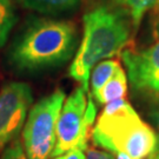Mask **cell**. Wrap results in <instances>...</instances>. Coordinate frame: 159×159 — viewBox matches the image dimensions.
<instances>
[{
    "instance_id": "5b68a950",
    "label": "cell",
    "mask_w": 159,
    "mask_h": 159,
    "mask_svg": "<svg viewBox=\"0 0 159 159\" xmlns=\"http://www.w3.org/2000/svg\"><path fill=\"white\" fill-rule=\"evenodd\" d=\"M79 86L65 99L56 130V145L51 157H57L77 146H87L91 126L94 123L97 108L90 94Z\"/></svg>"
},
{
    "instance_id": "6da1fadb",
    "label": "cell",
    "mask_w": 159,
    "mask_h": 159,
    "mask_svg": "<svg viewBox=\"0 0 159 159\" xmlns=\"http://www.w3.org/2000/svg\"><path fill=\"white\" fill-rule=\"evenodd\" d=\"M75 47L77 30L72 23L34 18L14 38L7 59L18 72L37 73L65 64Z\"/></svg>"
},
{
    "instance_id": "5bb4252c",
    "label": "cell",
    "mask_w": 159,
    "mask_h": 159,
    "mask_svg": "<svg viewBox=\"0 0 159 159\" xmlns=\"http://www.w3.org/2000/svg\"><path fill=\"white\" fill-rule=\"evenodd\" d=\"M86 159H116L114 154L110 151H104L100 148H96L93 146L86 148L85 151Z\"/></svg>"
},
{
    "instance_id": "e0dca14e",
    "label": "cell",
    "mask_w": 159,
    "mask_h": 159,
    "mask_svg": "<svg viewBox=\"0 0 159 159\" xmlns=\"http://www.w3.org/2000/svg\"><path fill=\"white\" fill-rule=\"evenodd\" d=\"M146 159H159V138H158V143H157V146L154 148V151L150 154Z\"/></svg>"
},
{
    "instance_id": "ac0fdd59",
    "label": "cell",
    "mask_w": 159,
    "mask_h": 159,
    "mask_svg": "<svg viewBox=\"0 0 159 159\" xmlns=\"http://www.w3.org/2000/svg\"><path fill=\"white\" fill-rule=\"evenodd\" d=\"M114 157H116V159H131L130 157H127V156H125V154H121V153H116V156H114Z\"/></svg>"
},
{
    "instance_id": "ba28073f",
    "label": "cell",
    "mask_w": 159,
    "mask_h": 159,
    "mask_svg": "<svg viewBox=\"0 0 159 159\" xmlns=\"http://www.w3.org/2000/svg\"><path fill=\"white\" fill-rule=\"evenodd\" d=\"M81 0H18L20 5L44 16H61L75 11Z\"/></svg>"
},
{
    "instance_id": "8992f818",
    "label": "cell",
    "mask_w": 159,
    "mask_h": 159,
    "mask_svg": "<svg viewBox=\"0 0 159 159\" xmlns=\"http://www.w3.org/2000/svg\"><path fill=\"white\" fill-rule=\"evenodd\" d=\"M33 93L29 84L12 81L0 90V152L17 139L30 112Z\"/></svg>"
},
{
    "instance_id": "9c48e42d",
    "label": "cell",
    "mask_w": 159,
    "mask_h": 159,
    "mask_svg": "<svg viewBox=\"0 0 159 159\" xmlns=\"http://www.w3.org/2000/svg\"><path fill=\"white\" fill-rule=\"evenodd\" d=\"M126 92H127V77L125 71L121 68V66H119L111 77V79L94 96H92V98H94L99 105H106L108 102L125 98Z\"/></svg>"
},
{
    "instance_id": "7a4b0ae2",
    "label": "cell",
    "mask_w": 159,
    "mask_h": 159,
    "mask_svg": "<svg viewBox=\"0 0 159 159\" xmlns=\"http://www.w3.org/2000/svg\"><path fill=\"white\" fill-rule=\"evenodd\" d=\"M81 45L70 67V75L89 91L92 68L102 59L114 57L127 45L131 20L119 7L99 5L84 16Z\"/></svg>"
},
{
    "instance_id": "2e32d148",
    "label": "cell",
    "mask_w": 159,
    "mask_h": 159,
    "mask_svg": "<svg viewBox=\"0 0 159 159\" xmlns=\"http://www.w3.org/2000/svg\"><path fill=\"white\" fill-rule=\"evenodd\" d=\"M148 118L159 132V102H156L151 105L148 110Z\"/></svg>"
},
{
    "instance_id": "9a60e30c",
    "label": "cell",
    "mask_w": 159,
    "mask_h": 159,
    "mask_svg": "<svg viewBox=\"0 0 159 159\" xmlns=\"http://www.w3.org/2000/svg\"><path fill=\"white\" fill-rule=\"evenodd\" d=\"M87 146H77V148L70 150L65 153L53 157V159H86L85 151Z\"/></svg>"
},
{
    "instance_id": "7c38bea8",
    "label": "cell",
    "mask_w": 159,
    "mask_h": 159,
    "mask_svg": "<svg viewBox=\"0 0 159 159\" xmlns=\"http://www.w3.org/2000/svg\"><path fill=\"white\" fill-rule=\"evenodd\" d=\"M17 20L13 0H0V47L6 44Z\"/></svg>"
},
{
    "instance_id": "277c9868",
    "label": "cell",
    "mask_w": 159,
    "mask_h": 159,
    "mask_svg": "<svg viewBox=\"0 0 159 159\" xmlns=\"http://www.w3.org/2000/svg\"><path fill=\"white\" fill-rule=\"evenodd\" d=\"M65 102V92L56 90L30 110L24 125L23 142L29 159H48L56 145V130Z\"/></svg>"
},
{
    "instance_id": "30bf717a",
    "label": "cell",
    "mask_w": 159,
    "mask_h": 159,
    "mask_svg": "<svg viewBox=\"0 0 159 159\" xmlns=\"http://www.w3.org/2000/svg\"><path fill=\"white\" fill-rule=\"evenodd\" d=\"M158 0H114V4L130 18L133 32H137L145 12L153 8Z\"/></svg>"
},
{
    "instance_id": "3957f363",
    "label": "cell",
    "mask_w": 159,
    "mask_h": 159,
    "mask_svg": "<svg viewBox=\"0 0 159 159\" xmlns=\"http://www.w3.org/2000/svg\"><path fill=\"white\" fill-rule=\"evenodd\" d=\"M158 138L159 132L139 117L125 98L106 104L92 130V140L97 146L131 159L148 158Z\"/></svg>"
},
{
    "instance_id": "52a82bcc",
    "label": "cell",
    "mask_w": 159,
    "mask_h": 159,
    "mask_svg": "<svg viewBox=\"0 0 159 159\" xmlns=\"http://www.w3.org/2000/svg\"><path fill=\"white\" fill-rule=\"evenodd\" d=\"M121 58L136 91L159 94V40L144 50H125Z\"/></svg>"
},
{
    "instance_id": "4fadbf2b",
    "label": "cell",
    "mask_w": 159,
    "mask_h": 159,
    "mask_svg": "<svg viewBox=\"0 0 159 159\" xmlns=\"http://www.w3.org/2000/svg\"><path fill=\"white\" fill-rule=\"evenodd\" d=\"M0 159H29L19 139H14L2 151Z\"/></svg>"
},
{
    "instance_id": "8fae6325",
    "label": "cell",
    "mask_w": 159,
    "mask_h": 159,
    "mask_svg": "<svg viewBox=\"0 0 159 159\" xmlns=\"http://www.w3.org/2000/svg\"><path fill=\"white\" fill-rule=\"evenodd\" d=\"M120 64L113 59H106L102 60L92 68L90 74V81H91V96H94L97 92L102 89V86L111 79V77L117 71Z\"/></svg>"
},
{
    "instance_id": "d6986e66",
    "label": "cell",
    "mask_w": 159,
    "mask_h": 159,
    "mask_svg": "<svg viewBox=\"0 0 159 159\" xmlns=\"http://www.w3.org/2000/svg\"><path fill=\"white\" fill-rule=\"evenodd\" d=\"M156 10H157V11L159 12V0L157 1V5H156Z\"/></svg>"
}]
</instances>
